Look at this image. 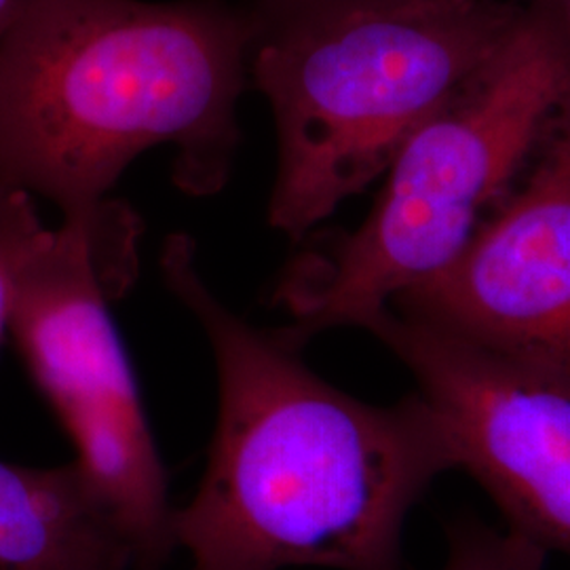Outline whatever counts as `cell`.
Masks as SVG:
<instances>
[{"mask_svg": "<svg viewBox=\"0 0 570 570\" xmlns=\"http://www.w3.org/2000/svg\"><path fill=\"white\" fill-rule=\"evenodd\" d=\"M164 277L204 327L220 383L204 480L171 515L190 570H402L407 513L459 468L440 414L421 393L372 406L332 387L301 346L207 287L186 237L165 245Z\"/></svg>", "mask_w": 570, "mask_h": 570, "instance_id": "cell-1", "label": "cell"}, {"mask_svg": "<svg viewBox=\"0 0 570 570\" xmlns=\"http://www.w3.org/2000/svg\"><path fill=\"white\" fill-rule=\"evenodd\" d=\"M256 35L218 0H23L0 41V193L87 218L159 144L183 190H220Z\"/></svg>", "mask_w": 570, "mask_h": 570, "instance_id": "cell-2", "label": "cell"}, {"mask_svg": "<svg viewBox=\"0 0 570 570\" xmlns=\"http://www.w3.org/2000/svg\"><path fill=\"white\" fill-rule=\"evenodd\" d=\"M522 20L499 0H355L261 28L249 77L277 131L271 226L303 239L385 176Z\"/></svg>", "mask_w": 570, "mask_h": 570, "instance_id": "cell-3", "label": "cell"}, {"mask_svg": "<svg viewBox=\"0 0 570 570\" xmlns=\"http://www.w3.org/2000/svg\"><path fill=\"white\" fill-rule=\"evenodd\" d=\"M570 100V53L550 21L524 16L499 56L423 122L385 174L355 230L298 254L275 298L301 346L330 327H366L468 247L558 127Z\"/></svg>", "mask_w": 570, "mask_h": 570, "instance_id": "cell-4", "label": "cell"}, {"mask_svg": "<svg viewBox=\"0 0 570 570\" xmlns=\"http://www.w3.org/2000/svg\"><path fill=\"white\" fill-rule=\"evenodd\" d=\"M140 226L106 202L63 220L21 266L9 334L68 433L85 480L115 511L134 570H159L176 550L164 463L110 303L138 268Z\"/></svg>", "mask_w": 570, "mask_h": 570, "instance_id": "cell-5", "label": "cell"}, {"mask_svg": "<svg viewBox=\"0 0 570 570\" xmlns=\"http://www.w3.org/2000/svg\"><path fill=\"white\" fill-rule=\"evenodd\" d=\"M364 330L414 374L459 468L487 489L510 530L570 558V374L492 353L391 308Z\"/></svg>", "mask_w": 570, "mask_h": 570, "instance_id": "cell-6", "label": "cell"}, {"mask_svg": "<svg viewBox=\"0 0 570 570\" xmlns=\"http://www.w3.org/2000/svg\"><path fill=\"white\" fill-rule=\"evenodd\" d=\"M391 311L511 360L570 374V127L459 258ZM383 313V311H381Z\"/></svg>", "mask_w": 570, "mask_h": 570, "instance_id": "cell-7", "label": "cell"}, {"mask_svg": "<svg viewBox=\"0 0 570 570\" xmlns=\"http://www.w3.org/2000/svg\"><path fill=\"white\" fill-rule=\"evenodd\" d=\"M0 570H134V551L75 463L0 461Z\"/></svg>", "mask_w": 570, "mask_h": 570, "instance_id": "cell-8", "label": "cell"}, {"mask_svg": "<svg viewBox=\"0 0 570 570\" xmlns=\"http://www.w3.org/2000/svg\"><path fill=\"white\" fill-rule=\"evenodd\" d=\"M35 197L20 190L0 193V341L9 332L11 306L21 266L47 235Z\"/></svg>", "mask_w": 570, "mask_h": 570, "instance_id": "cell-9", "label": "cell"}, {"mask_svg": "<svg viewBox=\"0 0 570 570\" xmlns=\"http://www.w3.org/2000/svg\"><path fill=\"white\" fill-rule=\"evenodd\" d=\"M548 551L513 530L461 527L450 537L442 570H543Z\"/></svg>", "mask_w": 570, "mask_h": 570, "instance_id": "cell-10", "label": "cell"}, {"mask_svg": "<svg viewBox=\"0 0 570 570\" xmlns=\"http://www.w3.org/2000/svg\"><path fill=\"white\" fill-rule=\"evenodd\" d=\"M345 2L355 0H245L244 9L256 20L261 30Z\"/></svg>", "mask_w": 570, "mask_h": 570, "instance_id": "cell-11", "label": "cell"}, {"mask_svg": "<svg viewBox=\"0 0 570 570\" xmlns=\"http://www.w3.org/2000/svg\"><path fill=\"white\" fill-rule=\"evenodd\" d=\"M23 0H0V41L18 18Z\"/></svg>", "mask_w": 570, "mask_h": 570, "instance_id": "cell-12", "label": "cell"}]
</instances>
